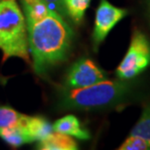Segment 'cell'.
Wrapping results in <instances>:
<instances>
[{"label":"cell","mask_w":150,"mask_h":150,"mask_svg":"<svg viewBox=\"0 0 150 150\" xmlns=\"http://www.w3.org/2000/svg\"><path fill=\"white\" fill-rule=\"evenodd\" d=\"M26 26L28 50L36 74L46 73L67 59L74 32L64 18L51 11L37 22L26 21Z\"/></svg>","instance_id":"1"},{"label":"cell","mask_w":150,"mask_h":150,"mask_svg":"<svg viewBox=\"0 0 150 150\" xmlns=\"http://www.w3.org/2000/svg\"><path fill=\"white\" fill-rule=\"evenodd\" d=\"M128 80H104L83 88L61 91L59 106L62 109L95 110L120 105L133 93Z\"/></svg>","instance_id":"2"},{"label":"cell","mask_w":150,"mask_h":150,"mask_svg":"<svg viewBox=\"0 0 150 150\" xmlns=\"http://www.w3.org/2000/svg\"><path fill=\"white\" fill-rule=\"evenodd\" d=\"M0 49L4 61L17 57L29 62L26 21L16 0H0Z\"/></svg>","instance_id":"3"},{"label":"cell","mask_w":150,"mask_h":150,"mask_svg":"<svg viewBox=\"0 0 150 150\" xmlns=\"http://www.w3.org/2000/svg\"><path fill=\"white\" fill-rule=\"evenodd\" d=\"M150 65V41L142 31L136 30L124 59L116 68L118 79L131 80Z\"/></svg>","instance_id":"4"},{"label":"cell","mask_w":150,"mask_h":150,"mask_svg":"<svg viewBox=\"0 0 150 150\" xmlns=\"http://www.w3.org/2000/svg\"><path fill=\"white\" fill-rule=\"evenodd\" d=\"M127 15V9L116 7L107 0H100L96 11L95 26L92 34L93 48L96 52L114 26Z\"/></svg>","instance_id":"5"},{"label":"cell","mask_w":150,"mask_h":150,"mask_svg":"<svg viewBox=\"0 0 150 150\" xmlns=\"http://www.w3.org/2000/svg\"><path fill=\"white\" fill-rule=\"evenodd\" d=\"M107 79V73L98 67L94 61L88 58H81L68 69L64 79V88H83Z\"/></svg>","instance_id":"6"},{"label":"cell","mask_w":150,"mask_h":150,"mask_svg":"<svg viewBox=\"0 0 150 150\" xmlns=\"http://www.w3.org/2000/svg\"><path fill=\"white\" fill-rule=\"evenodd\" d=\"M53 129L55 132L68 134V136L74 137L78 139L87 140L91 137L89 131L86 130L81 125L79 119L74 115H67L57 120L54 123Z\"/></svg>","instance_id":"7"},{"label":"cell","mask_w":150,"mask_h":150,"mask_svg":"<svg viewBox=\"0 0 150 150\" xmlns=\"http://www.w3.org/2000/svg\"><path fill=\"white\" fill-rule=\"evenodd\" d=\"M25 128L30 142H40L54 132L53 125L40 116H28Z\"/></svg>","instance_id":"8"},{"label":"cell","mask_w":150,"mask_h":150,"mask_svg":"<svg viewBox=\"0 0 150 150\" xmlns=\"http://www.w3.org/2000/svg\"><path fill=\"white\" fill-rule=\"evenodd\" d=\"M40 150H76V142L68 134L54 131L46 139L40 140L37 144Z\"/></svg>","instance_id":"9"},{"label":"cell","mask_w":150,"mask_h":150,"mask_svg":"<svg viewBox=\"0 0 150 150\" xmlns=\"http://www.w3.org/2000/svg\"><path fill=\"white\" fill-rule=\"evenodd\" d=\"M0 139H2L6 143L14 147L31 142L30 139L26 134L25 124L0 129Z\"/></svg>","instance_id":"10"},{"label":"cell","mask_w":150,"mask_h":150,"mask_svg":"<svg viewBox=\"0 0 150 150\" xmlns=\"http://www.w3.org/2000/svg\"><path fill=\"white\" fill-rule=\"evenodd\" d=\"M64 2L68 19L72 21L75 25H80L83 22L91 0H64Z\"/></svg>","instance_id":"11"},{"label":"cell","mask_w":150,"mask_h":150,"mask_svg":"<svg viewBox=\"0 0 150 150\" xmlns=\"http://www.w3.org/2000/svg\"><path fill=\"white\" fill-rule=\"evenodd\" d=\"M22 3L23 12H25V21L37 22V21H40L45 18L51 12L48 6L40 0H34V1H23L22 0Z\"/></svg>","instance_id":"12"},{"label":"cell","mask_w":150,"mask_h":150,"mask_svg":"<svg viewBox=\"0 0 150 150\" xmlns=\"http://www.w3.org/2000/svg\"><path fill=\"white\" fill-rule=\"evenodd\" d=\"M28 115L16 111L7 106H0V129L25 124Z\"/></svg>","instance_id":"13"},{"label":"cell","mask_w":150,"mask_h":150,"mask_svg":"<svg viewBox=\"0 0 150 150\" xmlns=\"http://www.w3.org/2000/svg\"><path fill=\"white\" fill-rule=\"evenodd\" d=\"M130 136L140 137L150 142V103L143 108L142 116L132 129Z\"/></svg>","instance_id":"14"},{"label":"cell","mask_w":150,"mask_h":150,"mask_svg":"<svg viewBox=\"0 0 150 150\" xmlns=\"http://www.w3.org/2000/svg\"><path fill=\"white\" fill-rule=\"evenodd\" d=\"M150 142L140 137L130 136L119 147V150H148Z\"/></svg>","instance_id":"15"},{"label":"cell","mask_w":150,"mask_h":150,"mask_svg":"<svg viewBox=\"0 0 150 150\" xmlns=\"http://www.w3.org/2000/svg\"><path fill=\"white\" fill-rule=\"evenodd\" d=\"M23 1H34V0H23ZM40 1H43L51 11L58 13L62 18H64L65 20L68 19L64 0H40Z\"/></svg>","instance_id":"16"},{"label":"cell","mask_w":150,"mask_h":150,"mask_svg":"<svg viewBox=\"0 0 150 150\" xmlns=\"http://www.w3.org/2000/svg\"><path fill=\"white\" fill-rule=\"evenodd\" d=\"M146 9H147V14L150 21V0H146Z\"/></svg>","instance_id":"17"}]
</instances>
